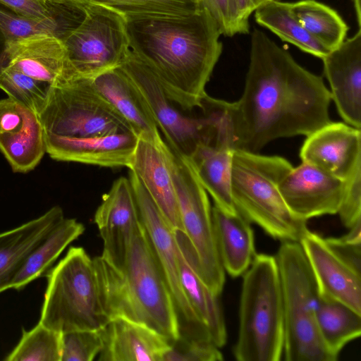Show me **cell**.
<instances>
[{
    "instance_id": "6da1fadb",
    "label": "cell",
    "mask_w": 361,
    "mask_h": 361,
    "mask_svg": "<svg viewBox=\"0 0 361 361\" xmlns=\"http://www.w3.org/2000/svg\"><path fill=\"white\" fill-rule=\"evenodd\" d=\"M243 94L231 102L234 148L258 153L270 142L311 134L331 122L329 90L263 32L251 35Z\"/></svg>"
},
{
    "instance_id": "7a4b0ae2",
    "label": "cell",
    "mask_w": 361,
    "mask_h": 361,
    "mask_svg": "<svg viewBox=\"0 0 361 361\" xmlns=\"http://www.w3.org/2000/svg\"><path fill=\"white\" fill-rule=\"evenodd\" d=\"M129 48L183 110L200 107L223 49L219 27L202 5L186 15L126 18Z\"/></svg>"
},
{
    "instance_id": "3957f363",
    "label": "cell",
    "mask_w": 361,
    "mask_h": 361,
    "mask_svg": "<svg viewBox=\"0 0 361 361\" xmlns=\"http://www.w3.org/2000/svg\"><path fill=\"white\" fill-rule=\"evenodd\" d=\"M102 302L110 320L144 325L170 341L180 336L178 314L142 226L135 235L124 268L94 257Z\"/></svg>"
},
{
    "instance_id": "277c9868",
    "label": "cell",
    "mask_w": 361,
    "mask_h": 361,
    "mask_svg": "<svg viewBox=\"0 0 361 361\" xmlns=\"http://www.w3.org/2000/svg\"><path fill=\"white\" fill-rule=\"evenodd\" d=\"M118 67L143 96L164 141L180 155L190 159L200 145L232 142L231 102L207 94L200 107L185 111L168 97L155 73L130 49Z\"/></svg>"
},
{
    "instance_id": "5b68a950",
    "label": "cell",
    "mask_w": 361,
    "mask_h": 361,
    "mask_svg": "<svg viewBox=\"0 0 361 361\" xmlns=\"http://www.w3.org/2000/svg\"><path fill=\"white\" fill-rule=\"evenodd\" d=\"M292 167L279 156L235 149L231 191L236 211L249 222L275 239L299 242L308 229L307 221L291 212L279 190V183Z\"/></svg>"
},
{
    "instance_id": "8992f818",
    "label": "cell",
    "mask_w": 361,
    "mask_h": 361,
    "mask_svg": "<svg viewBox=\"0 0 361 361\" xmlns=\"http://www.w3.org/2000/svg\"><path fill=\"white\" fill-rule=\"evenodd\" d=\"M283 344V302L276 258L256 254L243 274L233 355L238 361H279Z\"/></svg>"
},
{
    "instance_id": "52a82bcc",
    "label": "cell",
    "mask_w": 361,
    "mask_h": 361,
    "mask_svg": "<svg viewBox=\"0 0 361 361\" xmlns=\"http://www.w3.org/2000/svg\"><path fill=\"white\" fill-rule=\"evenodd\" d=\"M39 322L59 333L99 330L110 322L101 299L94 259L71 247L47 274Z\"/></svg>"
},
{
    "instance_id": "ba28073f",
    "label": "cell",
    "mask_w": 361,
    "mask_h": 361,
    "mask_svg": "<svg viewBox=\"0 0 361 361\" xmlns=\"http://www.w3.org/2000/svg\"><path fill=\"white\" fill-rule=\"evenodd\" d=\"M281 288L286 361H336L317 325V286L299 242L283 241L275 256Z\"/></svg>"
},
{
    "instance_id": "9c48e42d",
    "label": "cell",
    "mask_w": 361,
    "mask_h": 361,
    "mask_svg": "<svg viewBox=\"0 0 361 361\" xmlns=\"http://www.w3.org/2000/svg\"><path fill=\"white\" fill-rule=\"evenodd\" d=\"M37 116L45 132L62 136L87 138L135 133L97 91L91 78L75 77L51 85L47 102Z\"/></svg>"
},
{
    "instance_id": "30bf717a",
    "label": "cell",
    "mask_w": 361,
    "mask_h": 361,
    "mask_svg": "<svg viewBox=\"0 0 361 361\" xmlns=\"http://www.w3.org/2000/svg\"><path fill=\"white\" fill-rule=\"evenodd\" d=\"M166 152L183 231L196 253L201 278L214 293L220 296L226 272L217 249L207 191L187 158L167 143Z\"/></svg>"
},
{
    "instance_id": "8fae6325",
    "label": "cell",
    "mask_w": 361,
    "mask_h": 361,
    "mask_svg": "<svg viewBox=\"0 0 361 361\" xmlns=\"http://www.w3.org/2000/svg\"><path fill=\"white\" fill-rule=\"evenodd\" d=\"M83 4V20L62 40L74 75L93 78L118 67L129 51L126 19L109 8Z\"/></svg>"
},
{
    "instance_id": "7c38bea8",
    "label": "cell",
    "mask_w": 361,
    "mask_h": 361,
    "mask_svg": "<svg viewBox=\"0 0 361 361\" xmlns=\"http://www.w3.org/2000/svg\"><path fill=\"white\" fill-rule=\"evenodd\" d=\"M128 178L133 189L142 226L170 290L178 316H181L195 331L200 334L207 332L183 290L178 267L179 249L174 230L130 171Z\"/></svg>"
},
{
    "instance_id": "4fadbf2b",
    "label": "cell",
    "mask_w": 361,
    "mask_h": 361,
    "mask_svg": "<svg viewBox=\"0 0 361 361\" xmlns=\"http://www.w3.org/2000/svg\"><path fill=\"white\" fill-rule=\"evenodd\" d=\"M94 222L103 241L101 257L114 269L124 267L133 240L142 227L129 178L120 177L102 196Z\"/></svg>"
},
{
    "instance_id": "5bb4252c",
    "label": "cell",
    "mask_w": 361,
    "mask_h": 361,
    "mask_svg": "<svg viewBox=\"0 0 361 361\" xmlns=\"http://www.w3.org/2000/svg\"><path fill=\"white\" fill-rule=\"evenodd\" d=\"M299 243L315 279L319 295L342 302L361 314V267L308 229Z\"/></svg>"
},
{
    "instance_id": "9a60e30c",
    "label": "cell",
    "mask_w": 361,
    "mask_h": 361,
    "mask_svg": "<svg viewBox=\"0 0 361 361\" xmlns=\"http://www.w3.org/2000/svg\"><path fill=\"white\" fill-rule=\"evenodd\" d=\"M345 190V180L310 164L292 169L279 183V190L291 212L307 221L337 214Z\"/></svg>"
},
{
    "instance_id": "2e32d148",
    "label": "cell",
    "mask_w": 361,
    "mask_h": 361,
    "mask_svg": "<svg viewBox=\"0 0 361 361\" xmlns=\"http://www.w3.org/2000/svg\"><path fill=\"white\" fill-rule=\"evenodd\" d=\"M306 137L300 152L302 161L343 180L361 167L360 128L331 121Z\"/></svg>"
},
{
    "instance_id": "e0dca14e",
    "label": "cell",
    "mask_w": 361,
    "mask_h": 361,
    "mask_svg": "<svg viewBox=\"0 0 361 361\" xmlns=\"http://www.w3.org/2000/svg\"><path fill=\"white\" fill-rule=\"evenodd\" d=\"M0 58L3 66L51 85L75 78L63 40L52 34H37L4 42Z\"/></svg>"
},
{
    "instance_id": "ac0fdd59",
    "label": "cell",
    "mask_w": 361,
    "mask_h": 361,
    "mask_svg": "<svg viewBox=\"0 0 361 361\" xmlns=\"http://www.w3.org/2000/svg\"><path fill=\"white\" fill-rule=\"evenodd\" d=\"M128 169L140 180L170 226L183 231L176 194L161 134L140 135Z\"/></svg>"
},
{
    "instance_id": "d6986e66",
    "label": "cell",
    "mask_w": 361,
    "mask_h": 361,
    "mask_svg": "<svg viewBox=\"0 0 361 361\" xmlns=\"http://www.w3.org/2000/svg\"><path fill=\"white\" fill-rule=\"evenodd\" d=\"M331 100L344 122L361 127V30L322 59Z\"/></svg>"
},
{
    "instance_id": "ffe728a7",
    "label": "cell",
    "mask_w": 361,
    "mask_h": 361,
    "mask_svg": "<svg viewBox=\"0 0 361 361\" xmlns=\"http://www.w3.org/2000/svg\"><path fill=\"white\" fill-rule=\"evenodd\" d=\"M138 136L134 133L78 138L44 131L46 153L57 161L128 168Z\"/></svg>"
},
{
    "instance_id": "44dd1931",
    "label": "cell",
    "mask_w": 361,
    "mask_h": 361,
    "mask_svg": "<svg viewBox=\"0 0 361 361\" xmlns=\"http://www.w3.org/2000/svg\"><path fill=\"white\" fill-rule=\"evenodd\" d=\"M175 235L179 249L178 267L183 290L212 341L220 348L226 343L227 332L219 295L214 293L201 278L196 253L185 233L176 230Z\"/></svg>"
},
{
    "instance_id": "7402d4cb",
    "label": "cell",
    "mask_w": 361,
    "mask_h": 361,
    "mask_svg": "<svg viewBox=\"0 0 361 361\" xmlns=\"http://www.w3.org/2000/svg\"><path fill=\"white\" fill-rule=\"evenodd\" d=\"M102 333L99 361H163L171 343L152 329L122 318L111 319Z\"/></svg>"
},
{
    "instance_id": "603a6c76",
    "label": "cell",
    "mask_w": 361,
    "mask_h": 361,
    "mask_svg": "<svg viewBox=\"0 0 361 361\" xmlns=\"http://www.w3.org/2000/svg\"><path fill=\"white\" fill-rule=\"evenodd\" d=\"M63 218L62 208L54 206L35 219L0 233V293L11 288L27 257Z\"/></svg>"
},
{
    "instance_id": "cb8c5ba5",
    "label": "cell",
    "mask_w": 361,
    "mask_h": 361,
    "mask_svg": "<svg viewBox=\"0 0 361 361\" xmlns=\"http://www.w3.org/2000/svg\"><path fill=\"white\" fill-rule=\"evenodd\" d=\"M91 80L97 91L128 121L138 137H156L160 135L143 96L118 66Z\"/></svg>"
},
{
    "instance_id": "d4e9b609",
    "label": "cell",
    "mask_w": 361,
    "mask_h": 361,
    "mask_svg": "<svg viewBox=\"0 0 361 361\" xmlns=\"http://www.w3.org/2000/svg\"><path fill=\"white\" fill-rule=\"evenodd\" d=\"M214 231L223 268L232 277L247 271L255 255V237L250 222L238 212L212 208Z\"/></svg>"
},
{
    "instance_id": "484cf974",
    "label": "cell",
    "mask_w": 361,
    "mask_h": 361,
    "mask_svg": "<svg viewBox=\"0 0 361 361\" xmlns=\"http://www.w3.org/2000/svg\"><path fill=\"white\" fill-rule=\"evenodd\" d=\"M234 150L228 146L202 145L188 159L200 182L212 196L214 205L230 213L238 212L231 191V168Z\"/></svg>"
},
{
    "instance_id": "4316f807",
    "label": "cell",
    "mask_w": 361,
    "mask_h": 361,
    "mask_svg": "<svg viewBox=\"0 0 361 361\" xmlns=\"http://www.w3.org/2000/svg\"><path fill=\"white\" fill-rule=\"evenodd\" d=\"M84 231V226L76 219L64 217L27 257L11 288L22 290L44 275L65 248Z\"/></svg>"
},
{
    "instance_id": "83f0119b",
    "label": "cell",
    "mask_w": 361,
    "mask_h": 361,
    "mask_svg": "<svg viewBox=\"0 0 361 361\" xmlns=\"http://www.w3.org/2000/svg\"><path fill=\"white\" fill-rule=\"evenodd\" d=\"M316 321L324 345L336 360L343 347L361 335V314L332 299L319 295Z\"/></svg>"
},
{
    "instance_id": "f1b7e54d",
    "label": "cell",
    "mask_w": 361,
    "mask_h": 361,
    "mask_svg": "<svg viewBox=\"0 0 361 361\" xmlns=\"http://www.w3.org/2000/svg\"><path fill=\"white\" fill-rule=\"evenodd\" d=\"M0 151L13 172L34 169L46 153L44 130L37 114L31 112L20 130L0 133Z\"/></svg>"
},
{
    "instance_id": "f546056e",
    "label": "cell",
    "mask_w": 361,
    "mask_h": 361,
    "mask_svg": "<svg viewBox=\"0 0 361 361\" xmlns=\"http://www.w3.org/2000/svg\"><path fill=\"white\" fill-rule=\"evenodd\" d=\"M255 11L256 22L281 40L320 59L329 52L300 25L291 13L290 3L270 0Z\"/></svg>"
},
{
    "instance_id": "4dcf8cb0",
    "label": "cell",
    "mask_w": 361,
    "mask_h": 361,
    "mask_svg": "<svg viewBox=\"0 0 361 361\" xmlns=\"http://www.w3.org/2000/svg\"><path fill=\"white\" fill-rule=\"evenodd\" d=\"M292 14L300 25L329 51L345 39L348 27L340 15L315 0L290 3Z\"/></svg>"
},
{
    "instance_id": "1f68e13d",
    "label": "cell",
    "mask_w": 361,
    "mask_h": 361,
    "mask_svg": "<svg viewBox=\"0 0 361 361\" xmlns=\"http://www.w3.org/2000/svg\"><path fill=\"white\" fill-rule=\"evenodd\" d=\"M61 333L39 322L32 329L22 330L17 345L4 358L6 361H61Z\"/></svg>"
},
{
    "instance_id": "d6a6232c",
    "label": "cell",
    "mask_w": 361,
    "mask_h": 361,
    "mask_svg": "<svg viewBox=\"0 0 361 361\" xmlns=\"http://www.w3.org/2000/svg\"><path fill=\"white\" fill-rule=\"evenodd\" d=\"M0 4L27 17L59 20L73 27L85 15L84 4L74 0H0Z\"/></svg>"
},
{
    "instance_id": "836d02e7",
    "label": "cell",
    "mask_w": 361,
    "mask_h": 361,
    "mask_svg": "<svg viewBox=\"0 0 361 361\" xmlns=\"http://www.w3.org/2000/svg\"><path fill=\"white\" fill-rule=\"evenodd\" d=\"M51 87L9 66L0 71V89L37 115L47 102Z\"/></svg>"
},
{
    "instance_id": "e575fe53",
    "label": "cell",
    "mask_w": 361,
    "mask_h": 361,
    "mask_svg": "<svg viewBox=\"0 0 361 361\" xmlns=\"http://www.w3.org/2000/svg\"><path fill=\"white\" fill-rule=\"evenodd\" d=\"M75 27L59 20L27 17L0 4V34L4 42L44 33L63 39Z\"/></svg>"
},
{
    "instance_id": "d590c367",
    "label": "cell",
    "mask_w": 361,
    "mask_h": 361,
    "mask_svg": "<svg viewBox=\"0 0 361 361\" xmlns=\"http://www.w3.org/2000/svg\"><path fill=\"white\" fill-rule=\"evenodd\" d=\"M101 5L123 14L126 18L149 15H186L197 10L200 0H74Z\"/></svg>"
},
{
    "instance_id": "8d00e7d4",
    "label": "cell",
    "mask_w": 361,
    "mask_h": 361,
    "mask_svg": "<svg viewBox=\"0 0 361 361\" xmlns=\"http://www.w3.org/2000/svg\"><path fill=\"white\" fill-rule=\"evenodd\" d=\"M102 329L61 334V361H92L104 346Z\"/></svg>"
},
{
    "instance_id": "74e56055",
    "label": "cell",
    "mask_w": 361,
    "mask_h": 361,
    "mask_svg": "<svg viewBox=\"0 0 361 361\" xmlns=\"http://www.w3.org/2000/svg\"><path fill=\"white\" fill-rule=\"evenodd\" d=\"M223 355L211 340L181 336L171 341L163 361H219Z\"/></svg>"
},
{
    "instance_id": "f35d334b",
    "label": "cell",
    "mask_w": 361,
    "mask_h": 361,
    "mask_svg": "<svg viewBox=\"0 0 361 361\" xmlns=\"http://www.w3.org/2000/svg\"><path fill=\"white\" fill-rule=\"evenodd\" d=\"M337 214L348 228L361 221V167L345 180V190Z\"/></svg>"
},
{
    "instance_id": "ab89813d",
    "label": "cell",
    "mask_w": 361,
    "mask_h": 361,
    "mask_svg": "<svg viewBox=\"0 0 361 361\" xmlns=\"http://www.w3.org/2000/svg\"><path fill=\"white\" fill-rule=\"evenodd\" d=\"M217 23L221 35L247 34L241 26L234 0H200Z\"/></svg>"
},
{
    "instance_id": "60d3db41",
    "label": "cell",
    "mask_w": 361,
    "mask_h": 361,
    "mask_svg": "<svg viewBox=\"0 0 361 361\" xmlns=\"http://www.w3.org/2000/svg\"><path fill=\"white\" fill-rule=\"evenodd\" d=\"M31 112L33 111L11 97L0 99V133L20 130Z\"/></svg>"
},
{
    "instance_id": "b9f144b4",
    "label": "cell",
    "mask_w": 361,
    "mask_h": 361,
    "mask_svg": "<svg viewBox=\"0 0 361 361\" xmlns=\"http://www.w3.org/2000/svg\"><path fill=\"white\" fill-rule=\"evenodd\" d=\"M268 1L270 0H234L238 20L246 33L249 32L250 14Z\"/></svg>"
},
{
    "instance_id": "7bdbcfd3",
    "label": "cell",
    "mask_w": 361,
    "mask_h": 361,
    "mask_svg": "<svg viewBox=\"0 0 361 361\" xmlns=\"http://www.w3.org/2000/svg\"><path fill=\"white\" fill-rule=\"evenodd\" d=\"M355 2V8L356 11L357 20L359 28L360 29L361 25V4L360 0H354Z\"/></svg>"
},
{
    "instance_id": "ee69618b",
    "label": "cell",
    "mask_w": 361,
    "mask_h": 361,
    "mask_svg": "<svg viewBox=\"0 0 361 361\" xmlns=\"http://www.w3.org/2000/svg\"><path fill=\"white\" fill-rule=\"evenodd\" d=\"M3 64L1 63V58H0V71L1 70V68H3Z\"/></svg>"
},
{
    "instance_id": "f6af8a7d",
    "label": "cell",
    "mask_w": 361,
    "mask_h": 361,
    "mask_svg": "<svg viewBox=\"0 0 361 361\" xmlns=\"http://www.w3.org/2000/svg\"><path fill=\"white\" fill-rule=\"evenodd\" d=\"M274 1H281V0H274Z\"/></svg>"
}]
</instances>
